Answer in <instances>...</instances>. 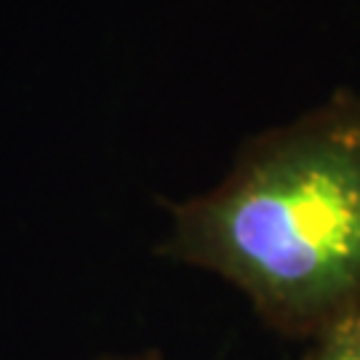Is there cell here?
<instances>
[{
  "mask_svg": "<svg viewBox=\"0 0 360 360\" xmlns=\"http://www.w3.org/2000/svg\"><path fill=\"white\" fill-rule=\"evenodd\" d=\"M104 360H155V358H104Z\"/></svg>",
  "mask_w": 360,
  "mask_h": 360,
  "instance_id": "obj_3",
  "label": "cell"
},
{
  "mask_svg": "<svg viewBox=\"0 0 360 360\" xmlns=\"http://www.w3.org/2000/svg\"><path fill=\"white\" fill-rule=\"evenodd\" d=\"M160 254L224 278L272 331L360 312V91L336 89L240 144L224 179L168 206Z\"/></svg>",
  "mask_w": 360,
  "mask_h": 360,
  "instance_id": "obj_1",
  "label": "cell"
},
{
  "mask_svg": "<svg viewBox=\"0 0 360 360\" xmlns=\"http://www.w3.org/2000/svg\"><path fill=\"white\" fill-rule=\"evenodd\" d=\"M307 360H360V312L315 336Z\"/></svg>",
  "mask_w": 360,
  "mask_h": 360,
  "instance_id": "obj_2",
  "label": "cell"
}]
</instances>
